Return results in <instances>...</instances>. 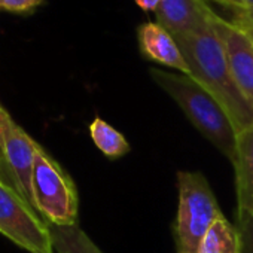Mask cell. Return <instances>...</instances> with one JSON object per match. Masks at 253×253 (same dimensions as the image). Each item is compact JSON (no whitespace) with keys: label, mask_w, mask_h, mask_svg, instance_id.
Masks as SVG:
<instances>
[{"label":"cell","mask_w":253,"mask_h":253,"mask_svg":"<svg viewBox=\"0 0 253 253\" xmlns=\"http://www.w3.org/2000/svg\"><path fill=\"white\" fill-rule=\"evenodd\" d=\"M241 234L225 216L219 217L203 237L197 253H241Z\"/></svg>","instance_id":"11"},{"label":"cell","mask_w":253,"mask_h":253,"mask_svg":"<svg viewBox=\"0 0 253 253\" xmlns=\"http://www.w3.org/2000/svg\"><path fill=\"white\" fill-rule=\"evenodd\" d=\"M206 2H207V0H206Z\"/></svg>","instance_id":"22"},{"label":"cell","mask_w":253,"mask_h":253,"mask_svg":"<svg viewBox=\"0 0 253 253\" xmlns=\"http://www.w3.org/2000/svg\"><path fill=\"white\" fill-rule=\"evenodd\" d=\"M237 24H240L241 27H244V30L249 33L250 39L253 41V21H250L249 18L243 17V15H237V20H235Z\"/></svg>","instance_id":"20"},{"label":"cell","mask_w":253,"mask_h":253,"mask_svg":"<svg viewBox=\"0 0 253 253\" xmlns=\"http://www.w3.org/2000/svg\"><path fill=\"white\" fill-rule=\"evenodd\" d=\"M149 73L154 82L179 104L195 128L234 163L237 131L222 104L188 75L157 67L151 69Z\"/></svg>","instance_id":"2"},{"label":"cell","mask_w":253,"mask_h":253,"mask_svg":"<svg viewBox=\"0 0 253 253\" xmlns=\"http://www.w3.org/2000/svg\"><path fill=\"white\" fill-rule=\"evenodd\" d=\"M43 3V0H0V11L27 14Z\"/></svg>","instance_id":"15"},{"label":"cell","mask_w":253,"mask_h":253,"mask_svg":"<svg viewBox=\"0 0 253 253\" xmlns=\"http://www.w3.org/2000/svg\"><path fill=\"white\" fill-rule=\"evenodd\" d=\"M214 14L206 0H163L155 11L157 23L173 36L210 30Z\"/></svg>","instance_id":"8"},{"label":"cell","mask_w":253,"mask_h":253,"mask_svg":"<svg viewBox=\"0 0 253 253\" xmlns=\"http://www.w3.org/2000/svg\"><path fill=\"white\" fill-rule=\"evenodd\" d=\"M179 206L173 235L179 253H197L209 228L223 216L201 171H177Z\"/></svg>","instance_id":"3"},{"label":"cell","mask_w":253,"mask_h":253,"mask_svg":"<svg viewBox=\"0 0 253 253\" xmlns=\"http://www.w3.org/2000/svg\"><path fill=\"white\" fill-rule=\"evenodd\" d=\"M39 146L41 145L32 139L12 118L8 119L3 128L2 149L18 192L32 206V174Z\"/></svg>","instance_id":"7"},{"label":"cell","mask_w":253,"mask_h":253,"mask_svg":"<svg viewBox=\"0 0 253 253\" xmlns=\"http://www.w3.org/2000/svg\"><path fill=\"white\" fill-rule=\"evenodd\" d=\"M188 63L189 76L206 88L225 109L238 133L253 125V107L237 86L223 45L213 27L201 33L173 36Z\"/></svg>","instance_id":"1"},{"label":"cell","mask_w":253,"mask_h":253,"mask_svg":"<svg viewBox=\"0 0 253 253\" xmlns=\"http://www.w3.org/2000/svg\"><path fill=\"white\" fill-rule=\"evenodd\" d=\"M213 2L229 6L235 11H250L253 9V0H213Z\"/></svg>","instance_id":"16"},{"label":"cell","mask_w":253,"mask_h":253,"mask_svg":"<svg viewBox=\"0 0 253 253\" xmlns=\"http://www.w3.org/2000/svg\"><path fill=\"white\" fill-rule=\"evenodd\" d=\"M9 118H11V115L3 109L2 104H0V148L3 146V128H5V125Z\"/></svg>","instance_id":"19"},{"label":"cell","mask_w":253,"mask_h":253,"mask_svg":"<svg viewBox=\"0 0 253 253\" xmlns=\"http://www.w3.org/2000/svg\"><path fill=\"white\" fill-rule=\"evenodd\" d=\"M235 186L238 211L253 213V125L237 134Z\"/></svg>","instance_id":"10"},{"label":"cell","mask_w":253,"mask_h":253,"mask_svg":"<svg viewBox=\"0 0 253 253\" xmlns=\"http://www.w3.org/2000/svg\"><path fill=\"white\" fill-rule=\"evenodd\" d=\"M137 42L142 55L154 63L174 69L189 76L188 63L171 33L158 23H143L137 29Z\"/></svg>","instance_id":"9"},{"label":"cell","mask_w":253,"mask_h":253,"mask_svg":"<svg viewBox=\"0 0 253 253\" xmlns=\"http://www.w3.org/2000/svg\"><path fill=\"white\" fill-rule=\"evenodd\" d=\"M89 134L94 145L109 158L118 160L126 155L131 148L122 133H119L110 124H107L100 116H95L89 124Z\"/></svg>","instance_id":"13"},{"label":"cell","mask_w":253,"mask_h":253,"mask_svg":"<svg viewBox=\"0 0 253 253\" xmlns=\"http://www.w3.org/2000/svg\"><path fill=\"white\" fill-rule=\"evenodd\" d=\"M237 12H238V15H243V17L249 18L250 21H253V9H250V11H237Z\"/></svg>","instance_id":"21"},{"label":"cell","mask_w":253,"mask_h":253,"mask_svg":"<svg viewBox=\"0 0 253 253\" xmlns=\"http://www.w3.org/2000/svg\"><path fill=\"white\" fill-rule=\"evenodd\" d=\"M211 27L220 39L232 78L244 98L253 107V41L235 21H226L214 14Z\"/></svg>","instance_id":"6"},{"label":"cell","mask_w":253,"mask_h":253,"mask_svg":"<svg viewBox=\"0 0 253 253\" xmlns=\"http://www.w3.org/2000/svg\"><path fill=\"white\" fill-rule=\"evenodd\" d=\"M48 226L55 253H103L78 223L60 226L48 222Z\"/></svg>","instance_id":"12"},{"label":"cell","mask_w":253,"mask_h":253,"mask_svg":"<svg viewBox=\"0 0 253 253\" xmlns=\"http://www.w3.org/2000/svg\"><path fill=\"white\" fill-rule=\"evenodd\" d=\"M33 207L49 223L70 226L78 223L79 195L69 173L39 146L32 174Z\"/></svg>","instance_id":"4"},{"label":"cell","mask_w":253,"mask_h":253,"mask_svg":"<svg viewBox=\"0 0 253 253\" xmlns=\"http://www.w3.org/2000/svg\"><path fill=\"white\" fill-rule=\"evenodd\" d=\"M0 234L30 253H55L48 222L18 192L0 179Z\"/></svg>","instance_id":"5"},{"label":"cell","mask_w":253,"mask_h":253,"mask_svg":"<svg viewBox=\"0 0 253 253\" xmlns=\"http://www.w3.org/2000/svg\"><path fill=\"white\" fill-rule=\"evenodd\" d=\"M237 228L243 241L241 253H253V213L237 211Z\"/></svg>","instance_id":"14"},{"label":"cell","mask_w":253,"mask_h":253,"mask_svg":"<svg viewBox=\"0 0 253 253\" xmlns=\"http://www.w3.org/2000/svg\"><path fill=\"white\" fill-rule=\"evenodd\" d=\"M134 2L137 3V6L142 9V11H146V12H149V11H157L158 9V6L161 5V2L163 0H134Z\"/></svg>","instance_id":"18"},{"label":"cell","mask_w":253,"mask_h":253,"mask_svg":"<svg viewBox=\"0 0 253 253\" xmlns=\"http://www.w3.org/2000/svg\"><path fill=\"white\" fill-rule=\"evenodd\" d=\"M0 179L8 182V183H11L12 186H15V182H14L12 174L9 171V167H8V163H6V158H5V154H3L2 148H0Z\"/></svg>","instance_id":"17"}]
</instances>
